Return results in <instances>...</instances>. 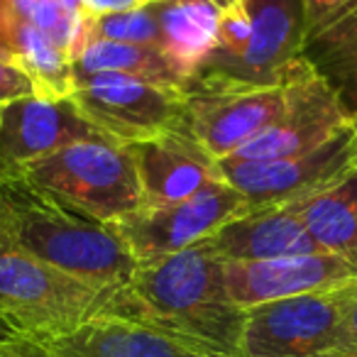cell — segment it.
<instances>
[{
	"label": "cell",
	"mask_w": 357,
	"mask_h": 357,
	"mask_svg": "<svg viewBox=\"0 0 357 357\" xmlns=\"http://www.w3.org/2000/svg\"><path fill=\"white\" fill-rule=\"evenodd\" d=\"M37 93V86L15 61L0 56V105L13 103V100L30 98Z\"/></svg>",
	"instance_id": "cell-23"
},
{
	"label": "cell",
	"mask_w": 357,
	"mask_h": 357,
	"mask_svg": "<svg viewBox=\"0 0 357 357\" xmlns=\"http://www.w3.org/2000/svg\"><path fill=\"white\" fill-rule=\"evenodd\" d=\"M306 37V0H238L220 10L213 50L189 89L282 84L303 59Z\"/></svg>",
	"instance_id": "cell-3"
},
{
	"label": "cell",
	"mask_w": 357,
	"mask_h": 357,
	"mask_svg": "<svg viewBox=\"0 0 357 357\" xmlns=\"http://www.w3.org/2000/svg\"><path fill=\"white\" fill-rule=\"evenodd\" d=\"M355 294L357 279L248 308L238 357H318L342 350L345 316Z\"/></svg>",
	"instance_id": "cell-6"
},
{
	"label": "cell",
	"mask_w": 357,
	"mask_h": 357,
	"mask_svg": "<svg viewBox=\"0 0 357 357\" xmlns=\"http://www.w3.org/2000/svg\"><path fill=\"white\" fill-rule=\"evenodd\" d=\"M157 45L172 66L184 76L186 89L215 42L220 10L206 0H152Z\"/></svg>",
	"instance_id": "cell-18"
},
{
	"label": "cell",
	"mask_w": 357,
	"mask_h": 357,
	"mask_svg": "<svg viewBox=\"0 0 357 357\" xmlns=\"http://www.w3.org/2000/svg\"><path fill=\"white\" fill-rule=\"evenodd\" d=\"M108 296L0 240V318L20 337L42 345L61 340L98 318Z\"/></svg>",
	"instance_id": "cell-5"
},
{
	"label": "cell",
	"mask_w": 357,
	"mask_h": 357,
	"mask_svg": "<svg viewBox=\"0 0 357 357\" xmlns=\"http://www.w3.org/2000/svg\"><path fill=\"white\" fill-rule=\"evenodd\" d=\"M250 204L228 181H213L176 204L139 208L115 223L137 262L181 252L248 213Z\"/></svg>",
	"instance_id": "cell-10"
},
{
	"label": "cell",
	"mask_w": 357,
	"mask_h": 357,
	"mask_svg": "<svg viewBox=\"0 0 357 357\" xmlns=\"http://www.w3.org/2000/svg\"><path fill=\"white\" fill-rule=\"evenodd\" d=\"M357 13V0H306V45Z\"/></svg>",
	"instance_id": "cell-22"
},
{
	"label": "cell",
	"mask_w": 357,
	"mask_h": 357,
	"mask_svg": "<svg viewBox=\"0 0 357 357\" xmlns=\"http://www.w3.org/2000/svg\"><path fill=\"white\" fill-rule=\"evenodd\" d=\"M206 3H211L213 8H218V10H228L230 6H235L238 0H206Z\"/></svg>",
	"instance_id": "cell-29"
},
{
	"label": "cell",
	"mask_w": 357,
	"mask_h": 357,
	"mask_svg": "<svg viewBox=\"0 0 357 357\" xmlns=\"http://www.w3.org/2000/svg\"><path fill=\"white\" fill-rule=\"evenodd\" d=\"M0 240H3V225H0Z\"/></svg>",
	"instance_id": "cell-32"
},
{
	"label": "cell",
	"mask_w": 357,
	"mask_h": 357,
	"mask_svg": "<svg viewBox=\"0 0 357 357\" xmlns=\"http://www.w3.org/2000/svg\"><path fill=\"white\" fill-rule=\"evenodd\" d=\"M125 147L139 178L142 208L176 204L223 178L218 162L186 132V128Z\"/></svg>",
	"instance_id": "cell-14"
},
{
	"label": "cell",
	"mask_w": 357,
	"mask_h": 357,
	"mask_svg": "<svg viewBox=\"0 0 357 357\" xmlns=\"http://www.w3.org/2000/svg\"><path fill=\"white\" fill-rule=\"evenodd\" d=\"M0 357H56L47 345L27 337H15V340L0 342Z\"/></svg>",
	"instance_id": "cell-24"
},
{
	"label": "cell",
	"mask_w": 357,
	"mask_h": 357,
	"mask_svg": "<svg viewBox=\"0 0 357 357\" xmlns=\"http://www.w3.org/2000/svg\"><path fill=\"white\" fill-rule=\"evenodd\" d=\"M298 213L323 252L337 255L357 269V167L316 196L298 201Z\"/></svg>",
	"instance_id": "cell-19"
},
{
	"label": "cell",
	"mask_w": 357,
	"mask_h": 357,
	"mask_svg": "<svg viewBox=\"0 0 357 357\" xmlns=\"http://www.w3.org/2000/svg\"><path fill=\"white\" fill-rule=\"evenodd\" d=\"M345 347L357 352V294H355V298H352L350 308H347V316H345Z\"/></svg>",
	"instance_id": "cell-26"
},
{
	"label": "cell",
	"mask_w": 357,
	"mask_h": 357,
	"mask_svg": "<svg viewBox=\"0 0 357 357\" xmlns=\"http://www.w3.org/2000/svg\"><path fill=\"white\" fill-rule=\"evenodd\" d=\"M347 125H350V130H352V135H355V139H357V110L350 115V120H347Z\"/></svg>",
	"instance_id": "cell-30"
},
{
	"label": "cell",
	"mask_w": 357,
	"mask_h": 357,
	"mask_svg": "<svg viewBox=\"0 0 357 357\" xmlns=\"http://www.w3.org/2000/svg\"><path fill=\"white\" fill-rule=\"evenodd\" d=\"M100 316L147 323L238 355L245 311L228 296L223 259L206 240L137 262L132 279L110 291Z\"/></svg>",
	"instance_id": "cell-1"
},
{
	"label": "cell",
	"mask_w": 357,
	"mask_h": 357,
	"mask_svg": "<svg viewBox=\"0 0 357 357\" xmlns=\"http://www.w3.org/2000/svg\"><path fill=\"white\" fill-rule=\"evenodd\" d=\"M0 56L15 61L47 98H69L74 74L71 59L37 25L0 0Z\"/></svg>",
	"instance_id": "cell-17"
},
{
	"label": "cell",
	"mask_w": 357,
	"mask_h": 357,
	"mask_svg": "<svg viewBox=\"0 0 357 357\" xmlns=\"http://www.w3.org/2000/svg\"><path fill=\"white\" fill-rule=\"evenodd\" d=\"M306 59V56H303ZM301 59V61H303ZM298 61L287 81L274 86H208L186 91L184 128L215 162L228 159L240 147L272 128L287 110L289 84L301 66Z\"/></svg>",
	"instance_id": "cell-9"
},
{
	"label": "cell",
	"mask_w": 357,
	"mask_h": 357,
	"mask_svg": "<svg viewBox=\"0 0 357 357\" xmlns=\"http://www.w3.org/2000/svg\"><path fill=\"white\" fill-rule=\"evenodd\" d=\"M69 98L100 135L120 144L184 130L186 91L174 86L103 71L74 79Z\"/></svg>",
	"instance_id": "cell-7"
},
{
	"label": "cell",
	"mask_w": 357,
	"mask_h": 357,
	"mask_svg": "<svg viewBox=\"0 0 357 357\" xmlns=\"http://www.w3.org/2000/svg\"><path fill=\"white\" fill-rule=\"evenodd\" d=\"M47 347L56 357H238L147 323L110 316L93 318Z\"/></svg>",
	"instance_id": "cell-15"
},
{
	"label": "cell",
	"mask_w": 357,
	"mask_h": 357,
	"mask_svg": "<svg viewBox=\"0 0 357 357\" xmlns=\"http://www.w3.org/2000/svg\"><path fill=\"white\" fill-rule=\"evenodd\" d=\"M223 274L228 296L243 311L279 298L328 291L357 279V269L333 252L291 255V257L257 259V262L223 259Z\"/></svg>",
	"instance_id": "cell-13"
},
{
	"label": "cell",
	"mask_w": 357,
	"mask_h": 357,
	"mask_svg": "<svg viewBox=\"0 0 357 357\" xmlns=\"http://www.w3.org/2000/svg\"><path fill=\"white\" fill-rule=\"evenodd\" d=\"M318 357H357V352L355 350H333V352H326V355H318Z\"/></svg>",
	"instance_id": "cell-28"
},
{
	"label": "cell",
	"mask_w": 357,
	"mask_h": 357,
	"mask_svg": "<svg viewBox=\"0 0 357 357\" xmlns=\"http://www.w3.org/2000/svg\"><path fill=\"white\" fill-rule=\"evenodd\" d=\"M0 225L13 248L96 289L125 287L137 269L115 223H98L54 204L22 174L0 178Z\"/></svg>",
	"instance_id": "cell-2"
},
{
	"label": "cell",
	"mask_w": 357,
	"mask_h": 357,
	"mask_svg": "<svg viewBox=\"0 0 357 357\" xmlns=\"http://www.w3.org/2000/svg\"><path fill=\"white\" fill-rule=\"evenodd\" d=\"M84 8L93 15H108V13H123L135 10V8L144 6L149 0H81Z\"/></svg>",
	"instance_id": "cell-25"
},
{
	"label": "cell",
	"mask_w": 357,
	"mask_h": 357,
	"mask_svg": "<svg viewBox=\"0 0 357 357\" xmlns=\"http://www.w3.org/2000/svg\"><path fill=\"white\" fill-rule=\"evenodd\" d=\"M10 6L69 54L76 25L84 15L81 0H10Z\"/></svg>",
	"instance_id": "cell-21"
},
{
	"label": "cell",
	"mask_w": 357,
	"mask_h": 357,
	"mask_svg": "<svg viewBox=\"0 0 357 357\" xmlns=\"http://www.w3.org/2000/svg\"><path fill=\"white\" fill-rule=\"evenodd\" d=\"M69 59L74 79L113 71V74L135 76V79H144L152 81V84L174 86V89L186 91L184 76L174 69L172 61L162 52L152 50V47L84 37V40L71 45Z\"/></svg>",
	"instance_id": "cell-20"
},
{
	"label": "cell",
	"mask_w": 357,
	"mask_h": 357,
	"mask_svg": "<svg viewBox=\"0 0 357 357\" xmlns=\"http://www.w3.org/2000/svg\"><path fill=\"white\" fill-rule=\"evenodd\" d=\"M206 243L225 262H257L323 252L303 225L298 201L248 211L206 238Z\"/></svg>",
	"instance_id": "cell-16"
},
{
	"label": "cell",
	"mask_w": 357,
	"mask_h": 357,
	"mask_svg": "<svg viewBox=\"0 0 357 357\" xmlns=\"http://www.w3.org/2000/svg\"><path fill=\"white\" fill-rule=\"evenodd\" d=\"M105 137L71 98H30L0 105V164L8 176L81 139Z\"/></svg>",
	"instance_id": "cell-12"
},
{
	"label": "cell",
	"mask_w": 357,
	"mask_h": 357,
	"mask_svg": "<svg viewBox=\"0 0 357 357\" xmlns=\"http://www.w3.org/2000/svg\"><path fill=\"white\" fill-rule=\"evenodd\" d=\"M357 167V139L350 125L321 144L318 149L298 157L282 159H220L218 169L223 181L238 189L250 208L296 204L328 189L333 181Z\"/></svg>",
	"instance_id": "cell-8"
},
{
	"label": "cell",
	"mask_w": 357,
	"mask_h": 357,
	"mask_svg": "<svg viewBox=\"0 0 357 357\" xmlns=\"http://www.w3.org/2000/svg\"><path fill=\"white\" fill-rule=\"evenodd\" d=\"M347 120L350 113L337 91L306 56L289 84L284 115L240 147L233 159H282L313 152L345 130Z\"/></svg>",
	"instance_id": "cell-11"
},
{
	"label": "cell",
	"mask_w": 357,
	"mask_h": 357,
	"mask_svg": "<svg viewBox=\"0 0 357 357\" xmlns=\"http://www.w3.org/2000/svg\"><path fill=\"white\" fill-rule=\"evenodd\" d=\"M6 176H8V172L3 169V164H0V178H6Z\"/></svg>",
	"instance_id": "cell-31"
},
{
	"label": "cell",
	"mask_w": 357,
	"mask_h": 357,
	"mask_svg": "<svg viewBox=\"0 0 357 357\" xmlns=\"http://www.w3.org/2000/svg\"><path fill=\"white\" fill-rule=\"evenodd\" d=\"M15 337H20L15 331H13L10 326H8L3 318H0V342H8V340H15Z\"/></svg>",
	"instance_id": "cell-27"
},
{
	"label": "cell",
	"mask_w": 357,
	"mask_h": 357,
	"mask_svg": "<svg viewBox=\"0 0 357 357\" xmlns=\"http://www.w3.org/2000/svg\"><path fill=\"white\" fill-rule=\"evenodd\" d=\"M22 178L64 208L98 223H118L142 208V191L128 147L108 137L74 142L22 167Z\"/></svg>",
	"instance_id": "cell-4"
}]
</instances>
